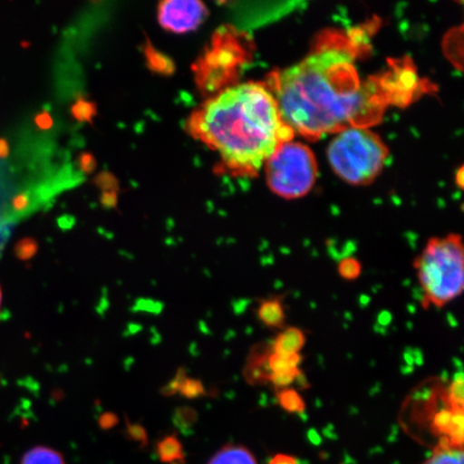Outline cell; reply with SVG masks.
<instances>
[{
	"label": "cell",
	"mask_w": 464,
	"mask_h": 464,
	"mask_svg": "<svg viewBox=\"0 0 464 464\" xmlns=\"http://www.w3.org/2000/svg\"><path fill=\"white\" fill-rule=\"evenodd\" d=\"M271 81L283 121L309 139L352 127L369 129L387 103L382 87L363 82L344 45H323Z\"/></svg>",
	"instance_id": "1"
},
{
	"label": "cell",
	"mask_w": 464,
	"mask_h": 464,
	"mask_svg": "<svg viewBox=\"0 0 464 464\" xmlns=\"http://www.w3.org/2000/svg\"><path fill=\"white\" fill-rule=\"evenodd\" d=\"M190 135L216 150L231 171L252 174L295 132L283 121L268 87H227L190 115Z\"/></svg>",
	"instance_id": "2"
},
{
	"label": "cell",
	"mask_w": 464,
	"mask_h": 464,
	"mask_svg": "<svg viewBox=\"0 0 464 464\" xmlns=\"http://www.w3.org/2000/svg\"><path fill=\"white\" fill-rule=\"evenodd\" d=\"M425 303L442 307L464 288V253L459 235L429 240L415 260Z\"/></svg>",
	"instance_id": "3"
},
{
	"label": "cell",
	"mask_w": 464,
	"mask_h": 464,
	"mask_svg": "<svg viewBox=\"0 0 464 464\" xmlns=\"http://www.w3.org/2000/svg\"><path fill=\"white\" fill-rule=\"evenodd\" d=\"M387 158L385 143L375 132L364 127H352L336 133L328 148V160L334 171L353 185L374 181Z\"/></svg>",
	"instance_id": "4"
},
{
	"label": "cell",
	"mask_w": 464,
	"mask_h": 464,
	"mask_svg": "<svg viewBox=\"0 0 464 464\" xmlns=\"http://www.w3.org/2000/svg\"><path fill=\"white\" fill-rule=\"evenodd\" d=\"M269 188L285 199H297L314 187L318 167L309 147L293 140L283 143L266 161Z\"/></svg>",
	"instance_id": "5"
},
{
	"label": "cell",
	"mask_w": 464,
	"mask_h": 464,
	"mask_svg": "<svg viewBox=\"0 0 464 464\" xmlns=\"http://www.w3.org/2000/svg\"><path fill=\"white\" fill-rule=\"evenodd\" d=\"M208 15V8L201 2L193 0H172L160 3L158 10L159 22L162 28L173 34H187L196 31Z\"/></svg>",
	"instance_id": "6"
},
{
	"label": "cell",
	"mask_w": 464,
	"mask_h": 464,
	"mask_svg": "<svg viewBox=\"0 0 464 464\" xmlns=\"http://www.w3.org/2000/svg\"><path fill=\"white\" fill-rule=\"evenodd\" d=\"M306 336L303 330L295 327H288L277 335L272 353H286V355H295L299 353L305 345Z\"/></svg>",
	"instance_id": "7"
},
{
	"label": "cell",
	"mask_w": 464,
	"mask_h": 464,
	"mask_svg": "<svg viewBox=\"0 0 464 464\" xmlns=\"http://www.w3.org/2000/svg\"><path fill=\"white\" fill-rule=\"evenodd\" d=\"M208 464H258L256 457L245 446L227 445L219 450Z\"/></svg>",
	"instance_id": "8"
},
{
	"label": "cell",
	"mask_w": 464,
	"mask_h": 464,
	"mask_svg": "<svg viewBox=\"0 0 464 464\" xmlns=\"http://www.w3.org/2000/svg\"><path fill=\"white\" fill-rule=\"evenodd\" d=\"M257 315L259 321L266 327L281 328L285 323V310L281 299L278 298L264 300L259 304Z\"/></svg>",
	"instance_id": "9"
},
{
	"label": "cell",
	"mask_w": 464,
	"mask_h": 464,
	"mask_svg": "<svg viewBox=\"0 0 464 464\" xmlns=\"http://www.w3.org/2000/svg\"><path fill=\"white\" fill-rule=\"evenodd\" d=\"M463 449L440 440L430 457L422 464H464Z\"/></svg>",
	"instance_id": "10"
},
{
	"label": "cell",
	"mask_w": 464,
	"mask_h": 464,
	"mask_svg": "<svg viewBox=\"0 0 464 464\" xmlns=\"http://www.w3.org/2000/svg\"><path fill=\"white\" fill-rule=\"evenodd\" d=\"M21 464H65V461L60 452L44 446H37L26 451Z\"/></svg>",
	"instance_id": "11"
},
{
	"label": "cell",
	"mask_w": 464,
	"mask_h": 464,
	"mask_svg": "<svg viewBox=\"0 0 464 464\" xmlns=\"http://www.w3.org/2000/svg\"><path fill=\"white\" fill-rule=\"evenodd\" d=\"M301 361H303V357L300 353L286 355V353H272L266 359V364H268L270 373H283L298 369Z\"/></svg>",
	"instance_id": "12"
},
{
	"label": "cell",
	"mask_w": 464,
	"mask_h": 464,
	"mask_svg": "<svg viewBox=\"0 0 464 464\" xmlns=\"http://www.w3.org/2000/svg\"><path fill=\"white\" fill-rule=\"evenodd\" d=\"M277 402L288 413L303 414L305 411V402L299 392L293 388H285L277 392Z\"/></svg>",
	"instance_id": "13"
},
{
	"label": "cell",
	"mask_w": 464,
	"mask_h": 464,
	"mask_svg": "<svg viewBox=\"0 0 464 464\" xmlns=\"http://www.w3.org/2000/svg\"><path fill=\"white\" fill-rule=\"evenodd\" d=\"M145 55H147L148 66L155 72L161 74H171L173 72L174 66L170 58L156 51L150 44L147 50H145Z\"/></svg>",
	"instance_id": "14"
},
{
	"label": "cell",
	"mask_w": 464,
	"mask_h": 464,
	"mask_svg": "<svg viewBox=\"0 0 464 464\" xmlns=\"http://www.w3.org/2000/svg\"><path fill=\"white\" fill-rule=\"evenodd\" d=\"M463 374L458 373L455 379L452 380L448 391V403L451 409L463 410Z\"/></svg>",
	"instance_id": "15"
},
{
	"label": "cell",
	"mask_w": 464,
	"mask_h": 464,
	"mask_svg": "<svg viewBox=\"0 0 464 464\" xmlns=\"http://www.w3.org/2000/svg\"><path fill=\"white\" fill-rule=\"evenodd\" d=\"M178 393L184 398L193 400L206 396L207 392L200 380L187 376L179 386Z\"/></svg>",
	"instance_id": "16"
},
{
	"label": "cell",
	"mask_w": 464,
	"mask_h": 464,
	"mask_svg": "<svg viewBox=\"0 0 464 464\" xmlns=\"http://www.w3.org/2000/svg\"><path fill=\"white\" fill-rule=\"evenodd\" d=\"M339 274L347 281L356 280L362 275V264L356 258L347 257L341 260Z\"/></svg>",
	"instance_id": "17"
},
{
	"label": "cell",
	"mask_w": 464,
	"mask_h": 464,
	"mask_svg": "<svg viewBox=\"0 0 464 464\" xmlns=\"http://www.w3.org/2000/svg\"><path fill=\"white\" fill-rule=\"evenodd\" d=\"M181 444L176 437H167L159 444V451L162 459H174L181 455Z\"/></svg>",
	"instance_id": "18"
},
{
	"label": "cell",
	"mask_w": 464,
	"mask_h": 464,
	"mask_svg": "<svg viewBox=\"0 0 464 464\" xmlns=\"http://www.w3.org/2000/svg\"><path fill=\"white\" fill-rule=\"evenodd\" d=\"M301 373V370L295 369L292 371H288V372L283 373H270L268 376V381L272 382L276 388H280V390H285V388H289L292 386L297 377Z\"/></svg>",
	"instance_id": "19"
},
{
	"label": "cell",
	"mask_w": 464,
	"mask_h": 464,
	"mask_svg": "<svg viewBox=\"0 0 464 464\" xmlns=\"http://www.w3.org/2000/svg\"><path fill=\"white\" fill-rule=\"evenodd\" d=\"M173 420L179 427H189L197 420V411L188 406H181L174 411Z\"/></svg>",
	"instance_id": "20"
},
{
	"label": "cell",
	"mask_w": 464,
	"mask_h": 464,
	"mask_svg": "<svg viewBox=\"0 0 464 464\" xmlns=\"http://www.w3.org/2000/svg\"><path fill=\"white\" fill-rule=\"evenodd\" d=\"M187 370L179 369L173 379L168 382L161 390V393L166 397L174 396L179 392V388L181 386L183 380L187 377Z\"/></svg>",
	"instance_id": "21"
},
{
	"label": "cell",
	"mask_w": 464,
	"mask_h": 464,
	"mask_svg": "<svg viewBox=\"0 0 464 464\" xmlns=\"http://www.w3.org/2000/svg\"><path fill=\"white\" fill-rule=\"evenodd\" d=\"M94 106L92 103L86 102H79L73 107V114L75 118L82 121L90 120L94 114Z\"/></svg>",
	"instance_id": "22"
},
{
	"label": "cell",
	"mask_w": 464,
	"mask_h": 464,
	"mask_svg": "<svg viewBox=\"0 0 464 464\" xmlns=\"http://www.w3.org/2000/svg\"><path fill=\"white\" fill-rule=\"evenodd\" d=\"M37 251L36 243L32 240H25L17 246V255L21 259L32 258Z\"/></svg>",
	"instance_id": "23"
},
{
	"label": "cell",
	"mask_w": 464,
	"mask_h": 464,
	"mask_svg": "<svg viewBox=\"0 0 464 464\" xmlns=\"http://www.w3.org/2000/svg\"><path fill=\"white\" fill-rule=\"evenodd\" d=\"M11 234V224H0V253H2L5 243H7Z\"/></svg>",
	"instance_id": "24"
},
{
	"label": "cell",
	"mask_w": 464,
	"mask_h": 464,
	"mask_svg": "<svg viewBox=\"0 0 464 464\" xmlns=\"http://www.w3.org/2000/svg\"><path fill=\"white\" fill-rule=\"evenodd\" d=\"M268 464H298V462L293 456L278 454L272 458Z\"/></svg>",
	"instance_id": "25"
},
{
	"label": "cell",
	"mask_w": 464,
	"mask_h": 464,
	"mask_svg": "<svg viewBox=\"0 0 464 464\" xmlns=\"http://www.w3.org/2000/svg\"><path fill=\"white\" fill-rule=\"evenodd\" d=\"M118 417L113 413H106L101 417V425L103 428H111L118 423Z\"/></svg>",
	"instance_id": "26"
},
{
	"label": "cell",
	"mask_w": 464,
	"mask_h": 464,
	"mask_svg": "<svg viewBox=\"0 0 464 464\" xmlns=\"http://www.w3.org/2000/svg\"><path fill=\"white\" fill-rule=\"evenodd\" d=\"M392 314L388 311L382 312L380 314L379 319H377V322H379L382 326H387L388 324L392 322Z\"/></svg>",
	"instance_id": "27"
},
{
	"label": "cell",
	"mask_w": 464,
	"mask_h": 464,
	"mask_svg": "<svg viewBox=\"0 0 464 464\" xmlns=\"http://www.w3.org/2000/svg\"><path fill=\"white\" fill-rule=\"evenodd\" d=\"M2 303H3V292H2V287H0V306H2Z\"/></svg>",
	"instance_id": "28"
}]
</instances>
